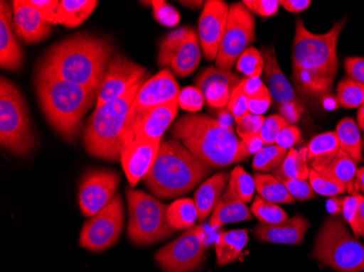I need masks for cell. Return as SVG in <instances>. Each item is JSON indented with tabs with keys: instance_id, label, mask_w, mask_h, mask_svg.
I'll return each instance as SVG.
<instances>
[{
	"instance_id": "1",
	"label": "cell",
	"mask_w": 364,
	"mask_h": 272,
	"mask_svg": "<svg viewBox=\"0 0 364 272\" xmlns=\"http://www.w3.org/2000/svg\"><path fill=\"white\" fill-rule=\"evenodd\" d=\"M112 54L108 38L77 33L53 45L38 62V70L98 92Z\"/></svg>"
},
{
	"instance_id": "2",
	"label": "cell",
	"mask_w": 364,
	"mask_h": 272,
	"mask_svg": "<svg viewBox=\"0 0 364 272\" xmlns=\"http://www.w3.org/2000/svg\"><path fill=\"white\" fill-rule=\"evenodd\" d=\"M171 134L213 169L228 167L250 156L232 126L206 114L182 116L173 124Z\"/></svg>"
},
{
	"instance_id": "3",
	"label": "cell",
	"mask_w": 364,
	"mask_h": 272,
	"mask_svg": "<svg viewBox=\"0 0 364 272\" xmlns=\"http://www.w3.org/2000/svg\"><path fill=\"white\" fill-rule=\"evenodd\" d=\"M36 89L47 122L61 138L73 142L87 112L96 107L98 92L40 70L36 72Z\"/></svg>"
},
{
	"instance_id": "4",
	"label": "cell",
	"mask_w": 364,
	"mask_h": 272,
	"mask_svg": "<svg viewBox=\"0 0 364 272\" xmlns=\"http://www.w3.org/2000/svg\"><path fill=\"white\" fill-rule=\"evenodd\" d=\"M212 170L181 143L165 141L161 142L154 165L143 182L153 195L171 200L189 193Z\"/></svg>"
},
{
	"instance_id": "5",
	"label": "cell",
	"mask_w": 364,
	"mask_h": 272,
	"mask_svg": "<svg viewBox=\"0 0 364 272\" xmlns=\"http://www.w3.org/2000/svg\"><path fill=\"white\" fill-rule=\"evenodd\" d=\"M144 80L120 97L95 108L83 134V145L87 154L107 161H120L129 112Z\"/></svg>"
},
{
	"instance_id": "6",
	"label": "cell",
	"mask_w": 364,
	"mask_h": 272,
	"mask_svg": "<svg viewBox=\"0 0 364 272\" xmlns=\"http://www.w3.org/2000/svg\"><path fill=\"white\" fill-rule=\"evenodd\" d=\"M347 18L336 22L325 34L311 33L301 19L296 20L292 48V67L335 80L338 70L337 44Z\"/></svg>"
},
{
	"instance_id": "7",
	"label": "cell",
	"mask_w": 364,
	"mask_h": 272,
	"mask_svg": "<svg viewBox=\"0 0 364 272\" xmlns=\"http://www.w3.org/2000/svg\"><path fill=\"white\" fill-rule=\"evenodd\" d=\"M0 144L16 156L30 154L36 145L21 92L10 80H0Z\"/></svg>"
},
{
	"instance_id": "8",
	"label": "cell",
	"mask_w": 364,
	"mask_h": 272,
	"mask_svg": "<svg viewBox=\"0 0 364 272\" xmlns=\"http://www.w3.org/2000/svg\"><path fill=\"white\" fill-rule=\"evenodd\" d=\"M313 257L337 272L364 271V245L337 217L327 219L321 228Z\"/></svg>"
},
{
	"instance_id": "9",
	"label": "cell",
	"mask_w": 364,
	"mask_h": 272,
	"mask_svg": "<svg viewBox=\"0 0 364 272\" xmlns=\"http://www.w3.org/2000/svg\"><path fill=\"white\" fill-rule=\"evenodd\" d=\"M129 208L128 237L136 245H150L176 232L167 219L168 206L140 190L127 192Z\"/></svg>"
},
{
	"instance_id": "10",
	"label": "cell",
	"mask_w": 364,
	"mask_h": 272,
	"mask_svg": "<svg viewBox=\"0 0 364 272\" xmlns=\"http://www.w3.org/2000/svg\"><path fill=\"white\" fill-rule=\"evenodd\" d=\"M255 40V18L242 3L229 8L228 22L216 57V67L230 71Z\"/></svg>"
},
{
	"instance_id": "11",
	"label": "cell",
	"mask_w": 364,
	"mask_h": 272,
	"mask_svg": "<svg viewBox=\"0 0 364 272\" xmlns=\"http://www.w3.org/2000/svg\"><path fill=\"white\" fill-rule=\"evenodd\" d=\"M124 221V202L120 194H116L105 208L83 224L80 233V246L91 251L110 249L119 240Z\"/></svg>"
},
{
	"instance_id": "12",
	"label": "cell",
	"mask_w": 364,
	"mask_h": 272,
	"mask_svg": "<svg viewBox=\"0 0 364 272\" xmlns=\"http://www.w3.org/2000/svg\"><path fill=\"white\" fill-rule=\"evenodd\" d=\"M205 234L201 226L188 229L177 240L155 254V261L165 272H194L204 261Z\"/></svg>"
},
{
	"instance_id": "13",
	"label": "cell",
	"mask_w": 364,
	"mask_h": 272,
	"mask_svg": "<svg viewBox=\"0 0 364 272\" xmlns=\"http://www.w3.org/2000/svg\"><path fill=\"white\" fill-rule=\"evenodd\" d=\"M120 175L108 169L87 170L79 187V204L82 214L93 217L101 212L116 196Z\"/></svg>"
},
{
	"instance_id": "14",
	"label": "cell",
	"mask_w": 364,
	"mask_h": 272,
	"mask_svg": "<svg viewBox=\"0 0 364 272\" xmlns=\"http://www.w3.org/2000/svg\"><path fill=\"white\" fill-rule=\"evenodd\" d=\"M181 89L175 77L168 69H164L151 79L146 80L141 85L140 89L134 97V103L129 112L127 126L136 121L143 114L167 104L177 102Z\"/></svg>"
},
{
	"instance_id": "15",
	"label": "cell",
	"mask_w": 364,
	"mask_h": 272,
	"mask_svg": "<svg viewBox=\"0 0 364 272\" xmlns=\"http://www.w3.org/2000/svg\"><path fill=\"white\" fill-rule=\"evenodd\" d=\"M146 69L122 54L114 55L98 89L96 107H101L112 100L120 97L145 79Z\"/></svg>"
},
{
	"instance_id": "16",
	"label": "cell",
	"mask_w": 364,
	"mask_h": 272,
	"mask_svg": "<svg viewBox=\"0 0 364 272\" xmlns=\"http://www.w3.org/2000/svg\"><path fill=\"white\" fill-rule=\"evenodd\" d=\"M230 6L223 0H208L204 3L198 24V34L204 57L216 60L220 43L228 22Z\"/></svg>"
},
{
	"instance_id": "17",
	"label": "cell",
	"mask_w": 364,
	"mask_h": 272,
	"mask_svg": "<svg viewBox=\"0 0 364 272\" xmlns=\"http://www.w3.org/2000/svg\"><path fill=\"white\" fill-rule=\"evenodd\" d=\"M194 81L203 95L204 102L214 109H223L228 105L231 93L242 79L231 71L208 67L202 70Z\"/></svg>"
},
{
	"instance_id": "18",
	"label": "cell",
	"mask_w": 364,
	"mask_h": 272,
	"mask_svg": "<svg viewBox=\"0 0 364 272\" xmlns=\"http://www.w3.org/2000/svg\"><path fill=\"white\" fill-rule=\"evenodd\" d=\"M177 102L159 106L143 114L124 130V144L134 140L161 141V136L171 126L178 114Z\"/></svg>"
},
{
	"instance_id": "19",
	"label": "cell",
	"mask_w": 364,
	"mask_h": 272,
	"mask_svg": "<svg viewBox=\"0 0 364 272\" xmlns=\"http://www.w3.org/2000/svg\"><path fill=\"white\" fill-rule=\"evenodd\" d=\"M161 144V141L150 140H134L124 144L120 161L132 189L150 173Z\"/></svg>"
},
{
	"instance_id": "20",
	"label": "cell",
	"mask_w": 364,
	"mask_h": 272,
	"mask_svg": "<svg viewBox=\"0 0 364 272\" xmlns=\"http://www.w3.org/2000/svg\"><path fill=\"white\" fill-rule=\"evenodd\" d=\"M14 28L20 40L28 44H36L46 40L53 32V24L47 22L42 14L28 5V0H14Z\"/></svg>"
},
{
	"instance_id": "21",
	"label": "cell",
	"mask_w": 364,
	"mask_h": 272,
	"mask_svg": "<svg viewBox=\"0 0 364 272\" xmlns=\"http://www.w3.org/2000/svg\"><path fill=\"white\" fill-rule=\"evenodd\" d=\"M9 3H0V65L5 70H21L23 52L16 38L14 28V16Z\"/></svg>"
},
{
	"instance_id": "22",
	"label": "cell",
	"mask_w": 364,
	"mask_h": 272,
	"mask_svg": "<svg viewBox=\"0 0 364 272\" xmlns=\"http://www.w3.org/2000/svg\"><path fill=\"white\" fill-rule=\"evenodd\" d=\"M262 55L264 58V75L267 82L269 93L275 102L276 105H284V104L294 103L302 105L301 99L296 94V89L292 87L291 83L288 81L287 77L284 75L277 56H276L274 47H265L262 49Z\"/></svg>"
},
{
	"instance_id": "23",
	"label": "cell",
	"mask_w": 364,
	"mask_h": 272,
	"mask_svg": "<svg viewBox=\"0 0 364 272\" xmlns=\"http://www.w3.org/2000/svg\"><path fill=\"white\" fill-rule=\"evenodd\" d=\"M309 228V221L301 214H298L278 224H264L259 222L255 228V235L262 242L296 245L304 241Z\"/></svg>"
},
{
	"instance_id": "24",
	"label": "cell",
	"mask_w": 364,
	"mask_h": 272,
	"mask_svg": "<svg viewBox=\"0 0 364 272\" xmlns=\"http://www.w3.org/2000/svg\"><path fill=\"white\" fill-rule=\"evenodd\" d=\"M253 219L251 210L247 206V202L237 197L227 187L226 192L215 205L210 214V224L213 229H218L224 224H237L243 221H250Z\"/></svg>"
},
{
	"instance_id": "25",
	"label": "cell",
	"mask_w": 364,
	"mask_h": 272,
	"mask_svg": "<svg viewBox=\"0 0 364 272\" xmlns=\"http://www.w3.org/2000/svg\"><path fill=\"white\" fill-rule=\"evenodd\" d=\"M230 173L228 171H222L218 175H213L198 186L193 198L198 210V221H204L210 214H212L215 205L218 204V200L222 197L223 192L226 189Z\"/></svg>"
},
{
	"instance_id": "26",
	"label": "cell",
	"mask_w": 364,
	"mask_h": 272,
	"mask_svg": "<svg viewBox=\"0 0 364 272\" xmlns=\"http://www.w3.org/2000/svg\"><path fill=\"white\" fill-rule=\"evenodd\" d=\"M339 149L341 146L335 132L316 135L306 146L308 163L311 165V169L318 173H322L334 161Z\"/></svg>"
},
{
	"instance_id": "27",
	"label": "cell",
	"mask_w": 364,
	"mask_h": 272,
	"mask_svg": "<svg viewBox=\"0 0 364 272\" xmlns=\"http://www.w3.org/2000/svg\"><path fill=\"white\" fill-rule=\"evenodd\" d=\"M249 242V231L247 229L220 232L215 243L216 263L220 267L235 263L240 257Z\"/></svg>"
},
{
	"instance_id": "28",
	"label": "cell",
	"mask_w": 364,
	"mask_h": 272,
	"mask_svg": "<svg viewBox=\"0 0 364 272\" xmlns=\"http://www.w3.org/2000/svg\"><path fill=\"white\" fill-rule=\"evenodd\" d=\"M357 163L343 149H339L338 154L335 157L331 165L320 173L325 179L343 186L347 193L357 194L355 182L357 175Z\"/></svg>"
},
{
	"instance_id": "29",
	"label": "cell",
	"mask_w": 364,
	"mask_h": 272,
	"mask_svg": "<svg viewBox=\"0 0 364 272\" xmlns=\"http://www.w3.org/2000/svg\"><path fill=\"white\" fill-rule=\"evenodd\" d=\"M201 57L202 48L200 40L196 33L191 30L179 52L171 61V70L178 77H188L196 70L201 61Z\"/></svg>"
},
{
	"instance_id": "30",
	"label": "cell",
	"mask_w": 364,
	"mask_h": 272,
	"mask_svg": "<svg viewBox=\"0 0 364 272\" xmlns=\"http://www.w3.org/2000/svg\"><path fill=\"white\" fill-rule=\"evenodd\" d=\"M97 5L96 0H60L55 24L77 28L89 19Z\"/></svg>"
},
{
	"instance_id": "31",
	"label": "cell",
	"mask_w": 364,
	"mask_h": 272,
	"mask_svg": "<svg viewBox=\"0 0 364 272\" xmlns=\"http://www.w3.org/2000/svg\"><path fill=\"white\" fill-rule=\"evenodd\" d=\"M335 134L338 138L341 149L346 151L355 163H361L363 161V156H362L363 142L361 140L357 122L350 116L343 118L337 124Z\"/></svg>"
},
{
	"instance_id": "32",
	"label": "cell",
	"mask_w": 364,
	"mask_h": 272,
	"mask_svg": "<svg viewBox=\"0 0 364 272\" xmlns=\"http://www.w3.org/2000/svg\"><path fill=\"white\" fill-rule=\"evenodd\" d=\"M311 168L308 165L306 147L298 149L291 148L288 151L287 156L283 163L274 170L273 175L278 180L299 179L309 180Z\"/></svg>"
},
{
	"instance_id": "33",
	"label": "cell",
	"mask_w": 364,
	"mask_h": 272,
	"mask_svg": "<svg viewBox=\"0 0 364 272\" xmlns=\"http://www.w3.org/2000/svg\"><path fill=\"white\" fill-rule=\"evenodd\" d=\"M257 194L264 200L274 204H294V198L290 195L277 178L269 173H257L253 175Z\"/></svg>"
},
{
	"instance_id": "34",
	"label": "cell",
	"mask_w": 364,
	"mask_h": 272,
	"mask_svg": "<svg viewBox=\"0 0 364 272\" xmlns=\"http://www.w3.org/2000/svg\"><path fill=\"white\" fill-rule=\"evenodd\" d=\"M292 79L296 89L308 96H323L332 89L335 80L316 75L310 71L292 67Z\"/></svg>"
},
{
	"instance_id": "35",
	"label": "cell",
	"mask_w": 364,
	"mask_h": 272,
	"mask_svg": "<svg viewBox=\"0 0 364 272\" xmlns=\"http://www.w3.org/2000/svg\"><path fill=\"white\" fill-rule=\"evenodd\" d=\"M167 219L169 224L177 230H188L198 220V210L193 200L179 198L168 206Z\"/></svg>"
},
{
	"instance_id": "36",
	"label": "cell",
	"mask_w": 364,
	"mask_h": 272,
	"mask_svg": "<svg viewBox=\"0 0 364 272\" xmlns=\"http://www.w3.org/2000/svg\"><path fill=\"white\" fill-rule=\"evenodd\" d=\"M191 30L192 28L188 26H182L177 30L171 31L166 36H164L159 44V57H157V63L159 67L171 65V61L179 52V49L181 48L182 44Z\"/></svg>"
},
{
	"instance_id": "37",
	"label": "cell",
	"mask_w": 364,
	"mask_h": 272,
	"mask_svg": "<svg viewBox=\"0 0 364 272\" xmlns=\"http://www.w3.org/2000/svg\"><path fill=\"white\" fill-rule=\"evenodd\" d=\"M228 189L243 202H251L257 191L255 178L251 177L242 165H237L230 173Z\"/></svg>"
},
{
	"instance_id": "38",
	"label": "cell",
	"mask_w": 364,
	"mask_h": 272,
	"mask_svg": "<svg viewBox=\"0 0 364 272\" xmlns=\"http://www.w3.org/2000/svg\"><path fill=\"white\" fill-rule=\"evenodd\" d=\"M288 151L277 145H265L255 155L252 168L259 173H271L277 169L287 156Z\"/></svg>"
},
{
	"instance_id": "39",
	"label": "cell",
	"mask_w": 364,
	"mask_h": 272,
	"mask_svg": "<svg viewBox=\"0 0 364 272\" xmlns=\"http://www.w3.org/2000/svg\"><path fill=\"white\" fill-rule=\"evenodd\" d=\"M251 212L259 219V224H278L288 219L287 212L283 208L259 195L253 200Z\"/></svg>"
},
{
	"instance_id": "40",
	"label": "cell",
	"mask_w": 364,
	"mask_h": 272,
	"mask_svg": "<svg viewBox=\"0 0 364 272\" xmlns=\"http://www.w3.org/2000/svg\"><path fill=\"white\" fill-rule=\"evenodd\" d=\"M337 100L345 109H355L364 105V87L349 77L341 80L337 87Z\"/></svg>"
},
{
	"instance_id": "41",
	"label": "cell",
	"mask_w": 364,
	"mask_h": 272,
	"mask_svg": "<svg viewBox=\"0 0 364 272\" xmlns=\"http://www.w3.org/2000/svg\"><path fill=\"white\" fill-rule=\"evenodd\" d=\"M237 70L245 77H261L264 72L263 55L255 47L249 48L239 57L236 63Z\"/></svg>"
},
{
	"instance_id": "42",
	"label": "cell",
	"mask_w": 364,
	"mask_h": 272,
	"mask_svg": "<svg viewBox=\"0 0 364 272\" xmlns=\"http://www.w3.org/2000/svg\"><path fill=\"white\" fill-rule=\"evenodd\" d=\"M341 206V214L343 219L348 222L351 230L353 231L355 239H358V214H359L360 206L364 202V196L359 193L353 195L346 196L339 198Z\"/></svg>"
},
{
	"instance_id": "43",
	"label": "cell",
	"mask_w": 364,
	"mask_h": 272,
	"mask_svg": "<svg viewBox=\"0 0 364 272\" xmlns=\"http://www.w3.org/2000/svg\"><path fill=\"white\" fill-rule=\"evenodd\" d=\"M309 182H310L314 193L318 194V195L327 196L329 198L337 197V196L345 194L347 192V190L343 186L325 179L320 173H316L313 169L310 170Z\"/></svg>"
},
{
	"instance_id": "44",
	"label": "cell",
	"mask_w": 364,
	"mask_h": 272,
	"mask_svg": "<svg viewBox=\"0 0 364 272\" xmlns=\"http://www.w3.org/2000/svg\"><path fill=\"white\" fill-rule=\"evenodd\" d=\"M149 4L152 6L155 20L159 22V23L165 26H169V28H173V26H176L179 23V12H178L175 7L169 5L167 1L153 0V1H149Z\"/></svg>"
},
{
	"instance_id": "45",
	"label": "cell",
	"mask_w": 364,
	"mask_h": 272,
	"mask_svg": "<svg viewBox=\"0 0 364 272\" xmlns=\"http://www.w3.org/2000/svg\"><path fill=\"white\" fill-rule=\"evenodd\" d=\"M177 103L181 109L190 114H196L203 108L204 98L198 87H187L180 91Z\"/></svg>"
},
{
	"instance_id": "46",
	"label": "cell",
	"mask_w": 364,
	"mask_h": 272,
	"mask_svg": "<svg viewBox=\"0 0 364 272\" xmlns=\"http://www.w3.org/2000/svg\"><path fill=\"white\" fill-rule=\"evenodd\" d=\"M287 126L288 124L285 119L280 114H272V116L265 118V121H264L263 126H262L259 133L264 144L275 145L276 138H277L280 131Z\"/></svg>"
},
{
	"instance_id": "47",
	"label": "cell",
	"mask_w": 364,
	"mask_h": 272,
	"mask_svg": "<svg viewBox=\"0 0 364 272\" xmlns=\"http://www.w3.org/2000/svg\"><path fill=\"white\" fill-rule=\"evenodd\" d=\"M227 109L229 110L231 116H234L236 124H239L243 116L250 112L249 111V98L243 93L240 84L231 93Z\"/></svg>"
},
{
	"instance_id": "48",
	"label": "cell",
	"mask_w": 364,
	"mask_h": 272,
	"mask_svg": "<svg viewBox=\"0 0 364 272\" xmlns=\"http://www.w3.org/2000/svg\"><path fill=\"white\" fill-rule=\"evenodd\" d=\"M279 181L285 185L286 189L294 200L304 202V200L316 197V193L313 191L310 182L306 180L283 179Z\"/></svg>"
},
{
	"instance_id": "49",
	"label": "cell",
	"mask_w": 364,
	"mask_h": 272,
	"mask_svg": "<svg viewBox=\"0 0 364 272\" xmlns=\"http://www.w3.org/2000/svg\"><path fill=\"white\" fill-rule=\"evenodd\" d=\"M242 4L249 11L263 18L276 16L279 9V0H243Z\"/></svg>"
},
{
	"instance_id": "50",
	"label": "cell",
	"mask_w": 364,
	"mask_h": 272,
	"mask_svg": "<svg viewBox=\"0 0 364 272\" xmlns=\"http://www.w3.org/2000/svg\"><path fill=\"white\" fill-rule=\"evenodd\" d=\"M265 121V116H257V114H249L243 116L239 124H237V133L239 136L242 135L259 134Z\"/></svg>"
},
{
	"instance_id": "51",
	"label": "cell",
	"mask_w": 364,
	"mask_h": 272,
	"mask_svg": "<svg viewBox=\"0 0 364 272\" xmlns=\"http://www.w3.org/2000/svg\"><path fill=\"white\" fill-rule=\"evenodd\" d=\"M300 141H301V131L298 126L288 124L278 134L277 138H276V145L286 151H289V149L294 148V145L298 144Z\"/></svg>"
},
{
	"instance_id": "52",
	"label": "cell",
	"mask_w": 364,
	"mask_h": 272,
	"mask_svg": "<svg viewBox=\"0 0 364 272\" xmlns=\"http://www.w3.org/2000/svg\"><path fill=\"white\" fill-rule=\"evenodd\" d=\"M28 4L33 8H36L47 22L54 26L57 10H58L60 1L58 0H28Z\"/></svg>"
},
{
	"instance_id": "53",
	"label": "cell",
	"mask_w": 364,
	"mask_h": 272,
	"mask_svg": "<svg viewBox=\"0 0 364 272\" xmlns=\"http://www.w3.org/2000/svg\"><path fill=\"white\" fill-rule=\"evenodd\" d=\"M345 70L349 79L364 87V58L362 57L346 58Z\"/></svg>"
},
{
	"instance_id": "54",
	"label": "cell",
	"mask_w": 364,
	"mask_h": 272,
	"mask_svg": "<svg viewBox=\"0 0 364 272\" xmlns=\"http://www.w3.org/2000/svg\"><path fill=\"white\" fill-rule=\"evenodd\" d=\"M241 89L247 98L255 97L261 94L267 93L269 87L262 81L261 77H245L240 83Z\"/></svg>"
},
{
	"instance_id": "55",
	"label": "cell",
	"mask_w": 364,
	"mask_h": 272,
	"mask_svg": "<svg viewBox=\"0 0 364 272\" xmlns=\"http://www.w3.org/2000/svg\"><path fill=\"white\" fill-rule=\"evenodd\" d=\"M272 100L273 98L269 92L249 98V111L257 116H263V114H265L271 107Z\"/></svg>"
},
{
	"instance_id": "56",
	"label": "cell",
	"mask_w": 364,
	"mask_h": 272,
	"mask_svg": "<svg viewBox=\"0 0 364 272\" xmlns=\"http://www.w3.org/2000/svg\"><path fill=\"white\" fill-rule=\"evenodd\" d=\"M304 111V105H298V104L288 103L279 106L280 116L285 119L289 126H294L299 121L300 116Z\"/></svg>"
},
{
	"instance_id": "57",
	"label": "cell",
	"mask_w": 364,
	"mask_h": 272,
	"mask_svg": "<svg viewBox=\"0 0 364 272\" xmlns=\"http://www.w3.org/2000/svg\"><path fill=\"white\" fill-rule=\"evenodd\" d=\"M240 138L250 155L257 154L265 146L259 134L242 135V136H240Z\"/></svg>"
},
{
	"instance_id": "58",
	"label": "cell",
	"mask_w": 364,
	"mask_h": 272,
	"mask_svg": "<svg viewBox=\"0 0 364 272\" xmlns=\"http://www.w3.org/2000/svg\"><path fill=\"white\" fill-rule=\"evenodd\" d=\"M312 1L310 0H279V6L291 13H300L309 9Z\"/></svg>"
},
{
	"instance_id": "59",
	"label": "cell",
	"mask_w": 364,
	"mask_h": 272,
	"mask_svg": "<svg viewBox=\"0 0 364 272\" xmlns=\"http://www.w3.org/2000/svg\"><path fill=\"white\" fill-rule=\"evenodd\" d=\"M355 191H361L364 194V165L359 168L355 175Z\"/></svg>"
},
{
	"instance_id": "60",
	"label": "cell",
	"mask_w": 364,
	"mask_h": 272,
	"mask_svg": "<svg viewBox=\"0 0 364 272\" xmlns=\"http://www.w3.org/2000/svg\"><path fill=\"white\" fill-rule=\"evenodd\" d=\"M327 210L332 214H339L341 212V202L339 198L331 197V200L327 202Z\"/></svg>"
},
{
	"instance_id": "61",
	"label": "cell",
	"mask_w": 364,
	"mask_h": 272,
	"mask_svg": "<svg viewBox=\"0 0 364 272\" xmlns=\"http://www.w3.org/2000/svg\"><path fill=\"white\" fill-rule=\"evenodd\" d=\"M358 236L364 237V202L360 206L358 214Z\"/></svg>"
},
{
	"instance_id": "62",
	"label": "cell",
	"mask_w": 364,
	"mask_h": 272,
	"mask_svg": "<svg viewBox=\"0 0 364 272\" xmlns=\"http://www.w3.org/2000/svg\"><path fill=\"white\" fill-rule=\"evenodd\" d=\"M357 121L359 129L364 132V105L358 110Z\"/></svg>"
},
{
	"instance_id": "63",
	"label": "cell",
	"mask_w": 364,
	"mask_h": 272,
	"mask_svg": "<svg viewBox=\"0 0 364 272\" xmlns=\"http://www.w3.org/2000/svg\"><path fill=\"white\" fill-rule=\"evenodd\" d=\"M182 5L189 6V7H192V6H196V7H200L202 5V1H181Z\"/></svg>"
},
{
	"instance_id": "64",
	"label": "cell",
	"mask_w": 364,
	"mask_h": 272,
	"mask_svg": "<svg viewBox=\"0 0 364 272\" xmlns=\"http://www.w3.org/2000/svg\"><path fill=\"white\" fill-rule=\"evenodd\" d=\"M363 148H364V141H363Z\"/></svg>"
}]
</instances>
